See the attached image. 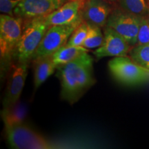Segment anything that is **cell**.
Here are the masks:
<instances>
[{"mask_svg": "<svg viewBox=\"0 0 149 149\" xmlns=\"http://www.w3.org/2000/svg\"><path fill=\"white\" fill-rule=\"evenodd\" d=\"M88 33V24L84 21L76 28L72 33L67 44L72 46H82Z\"/></svg>", "mask_w": 149, "mask_h": 149, "instance_id": "cell-18", "label": "cell"}, {"mask_svg": "<svg viewBox=\"0 0 149 149\" xmlns=\"http://www.w3.org/2000/svg\"><path fill=\"white\" fill-rule=\"evenodd\" d=\"M107 1H111V2H115V1H118V0H107Z\"/></svg>", "mask_w": 149, "mask_h": 149, "instance_id": "cell-21", "label": "cell"}, {"mask_svg": "<svg viewBox=\"0 0 149 149\" xmlns=\"http://www.w3.org/2000/svg\"><path fill=\"white\" fill-rule=\"evenodd\" d=\"M108 66L114 79L124 85L140 84L149 79L148 70L135 63L130 56L115 57Z\"/></svg>", "mask_w": 149, "mask_h": 149, "instance_id": "cell-5", "label": "cell"}, {"mask_svg": "<svg viewBox=\"0 0 149 149\" xmlns=\"http://www.w3.org/2000/svg\"><path fill=\"white\" fill-rule=\"evenodd\" d=\"M20 1V0H0V11L1 14L15 16L14 9Z\"/></svg>", "mask_w": 149, "mask_h": 149, "instance_id": "cell-20", "label": "cell"}, {"mask_svg": "<svg viewBox=\"0 0 149 149\" xmlns=\"http://www.w3.org/2000/svg\"><path fill=\"white\" fill-rule=\"evenodd\" d=\"M113 9L104 0H86L82 8L83 19L103 29Z\"/></svg>", "mask_w": 149, "mask_h": 149, "instance_id": "cell-12", "label": "cell"}, {"mask_svg": "<svg viewBox=\"0 0 149 149\" xmlns=\"http://www.w3.org/2000/svg\"><path fill=\"white\" fill-rule=\"evenodd\" d=\"M149 44V15L141 17L137 35V44Z\"/></svg>", "mask_w": 149, "mask_h": 149, "instance_id": "cell-19", "label": "cell"}, {"mask_svg": "<svg viewBox=\"0 0 149 149\" xmlns=\"http://www.w3.org/2000/svg\"><path fill=\"white\" fill-rule=\"evenodd\" d=\"M104 41L93 54L98 59L106 57H121L129 53L132 46L114 29L106 26L103 28Z\"/></svg>", "mask_w": 149, "mask_h": 149, "instance_id": "cell-9", "label": "cell"}, {"mask_svg": "<svg viewBox=\"0 0 149 149\" xmlns=\"http://www.w3.org/2000/svg\"><path fill=\"white\" fill-rule=\"evenodd\" d=\"M86 52H88V49L83 46H75L66 44L52 55V59L57 68L74 60Z\"/></svg>", "mask_w": 149, "mask_h": 149, "instance_id": "cell-14", "label": "cell"}, {"mask_svg": "<svg viewBox=\"0 0 149 149\" xmlns=\"http://www.w3.org/2000/svg\"><path fill=\"white\" fill-rule=\"evenodd\" d=\"M24 19L17 16L0 15V71L1 79L5 80L13 64V55L21 37Z\"/></svg>", "mask_w": 149, "mask_h": 149, "instance_id": "cell-2", "label": "cell"}, {"mask_svg": "<svg viewBox=\"0 0 149 149\" xmlns=\"http://www.w3.org/2000/svg\"><path fill=\"white\" fill-rule=\"evenodd\" d=\"M81 23L72 25H57L50 26L33 55L31 61L53 55L59 48L68 43L72 33Z\"/></svg>", "mask_w": 149, "mask_h": 149, "instance_id": "cell-6", "label": "cell"}, {"mask_svg": "<svg viewBox=\"0 0 149 149\" xmlns=\"http://www.w3.org/2000/svg\"><path fill=\"white\" fill-rule=\"evenodd\" d=\"M86 0H70L68 2L45 16L49 26L57 25H72L84 21L82 8Z\"/></svg>", "mask_w": 149, "mask_h": 149, "instance_id": "cell-11", "label": "cell"}, {"mask_svg": "<svg viewBox=\"0 0 149 149\" xmlns=\"http://www.w3.org/2000/svg\"><path fill=\"white\" fill-rule=\"evenodd\" d=\"M31 63L34 69V88L36 91L55 72L57 67L54 64L52 55L37 59L31 61Z\"/></svg>", "mask_w": 149, "mask_h": 149, "instance_id": "cell-13", "label": "cell"}, {"mask_svg": "<svg viewBox=\"0 0 149 149\" xmlns=\"http://www.w3.org/2000/svg\"><path fill=\"white\" fill-rule=\"evenodd\" d=\"M87 24L88 33L82 46L87 49L97 48L102 46L104 41V33H102V28L88 22Z\"/></svg>", "mask_w": 149, "mask_h": 149, "instance_id": "cell-16", "label": "cell"}, {"mask_svg": "<svg viewBox=\"0 0 149 149\" xmlns=\"http://www.w3.org/2000/svg\"><path fill=\"white\" fill-rule=\"evenodd\" d=\"M120 8L139 17L149 15V6L146 0H118Z\"/></svg>", "mask_w": 149, "mask_h": 149, "instance_id": "cell-15", "label": "cell"}, {"mask_svg": "<svg viewBox=\"0 0 149 149\" xmlns=\"http://www.w3.org/2000/svg\"><path fill=\"white\" fill-rule=\"evenodd\" d=\"M68 1L70 0H22L15 8L14 15L24 19L46 16Z\"/></svg>", "mask_w": 149, "mask_h": 149, "instance_id": "cell-10", "label": "cell"}, {"mask_svg": "<svg viewBox=\"0 0 149 149\" xmlns=\"http://www.w3.org/2000/svg\"><path fill=\"white\" fill-rule=\"evenodd\" d=\"M147 1V2H148V6H149V0H146Z\"/></svg>", "mask_w": 149, "mask_h": 149, "instance_id": "cell-22", "label": "cell"}, {"mask_svg": "<svg viewBox=\"0 0 149 149\" xmlns=\"http://www.w3.org/2000/svg\"><path fill=\"white\" fill-rule=\"evenodd\" d=\"M6 138L11 148L15 149H47L52 145L47 139L23 122L4 121Z\"/></svg>", "mask_w": 149, "mask_h": 149, "instance_id": "cell-4", "label": "cell"}, {"mask_svg": "<svg viewBox=\"0 0 149 149\" xmlns=\"http://www.w3.org/2000/svg\"><path fill=\"white\" fill-rule=\"evenodd\" d=\"M128 55L135 63L149 71V44H137L132 47Z\"/></svg>", "mask_w": 149, "mask_h": 149, "instance_id": "cell-17", "label": "cell"}, {"mask_svg": "<svg viewBox=\"0 0 149 149\" xmlns=\"http://www.w3.org/2000/svg\"><path fill=\"white\" fill-rule=\"evenodd\" d=\"M49 27L45 16L25 19L21 37L14 51L13 62L30 64Z\"/></svg>", "mask_w": 149, "mask_h": 149, "instance_id": "cell-3", "label": "cell"}, {"mask_svg": "<svg viewBox=\"0 0 149 149\" xmlns=\"http://www.w3.org/2000/svg\"><path fill=\"white\" fill-rule=\"evenodd\" d=\"M141 17L120 7L112 10L106 26L117 31L133 47L137 44V35Z\"/></svg>", "mask_w": 149, "mask_h": 149, "instance_id": "cell-7", "label": "cell"}, {"mask_svg": "<svg viewBox=\"0 0 149 149\" xmlns=\"http://www.w3.org/2000/svg\"><path fill=\"white\" fill-rule=\"evenodd\" d=\"M56 77L60 81L61 100L74 104L96 83L93 58L88 52L84 53L74 60L57 67Z\"/></svg>", "mask_w": 149, "mask_h": 149, "instance_id": "cell-1", "label": "cell"}, {"mask_svg": "<svg viewBox=\"0 0 149 149\" xmlns=\"http://www.w3.org/2000/svg\"><path fill=\"white\" fill-rule=\"evenodd\" d=\"M29 63L14 61L7 75V82L2 101L3 109L13 107L19 100L28 74Z\"/></svg>", "mask_w": 149, "mask_h": 149, "instance_id": "cell-8", "label": "cell"}, {"mask_svg": "<svg viewBox=\"0 0 149 149\" xmlns=\"http://www.w3.org/2000/svg\"><path fill=\"white\" fill-rule=\"evenodd\" d=\"M20 1H22V0H20Z\"/></svg>", "mask_w": 149, "mask_h": 149, "instance_id": "cell-23", "label": "cell"}]
</instances>
